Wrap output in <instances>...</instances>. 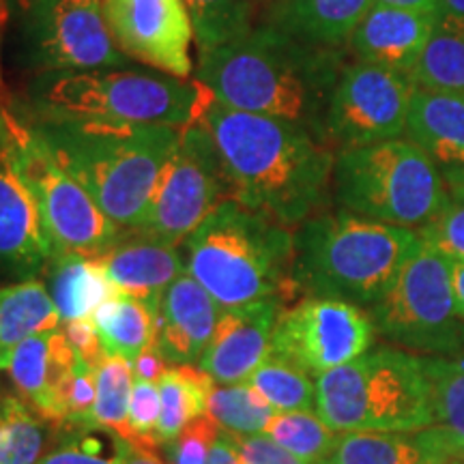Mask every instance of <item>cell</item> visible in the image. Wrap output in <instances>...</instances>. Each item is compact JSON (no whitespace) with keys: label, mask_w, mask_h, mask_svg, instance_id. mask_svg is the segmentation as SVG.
Wrapping results in <instances>:
<instances>
[{"label":"cell","mask_w":464,"mask_h":464,"mask_svg":"<svg viewBox=\"0 0 464 464\" xmlns=\"http://www.w3.org/2000/svg\"><path fill=\"white\" fill-rule=\"evenodd\" d=\"M200 121L216 142L232 198L288 228L321 213L335 153L316 133L219 102Z\"/></svg>","instance_id":"cell-1"},{"label":"cell","mask_w":464,"mask_h":464,"mask_svg":"<svg viewBox=\"0 0 464 464\" xmlns=\"http://www.w3.org/2000/svg\"><path fill=\"white\" fill-rule=\"evenodd\" d=\"M342 56L258 24L246 37L200 52L196 80L216 102L301 125L324 140V119L342 73Z\"/></svg>","instance_id":"cell-2"},{"label":"cell","mask_w":464,"mask_h":464,"mask_svg":"<svg viewBox=\"0 0 464 464\" xmlns=\"http://www.w3.org/2000/svg\"><path fill=\"white\" fill-rule=\"evenodd\" d=\"M188 274L222 310L299 295L293 277L295 232L228 198L183 241Z\"/></svg>","instance_id":"cell-3"},{"label":"cell","mask_w":464,"mask_h":464,"mask_svg":"<svg viewBox=\"0 0 464 464\" xmlns=\"http://www.w3.org/2000/svg\"><path fill=\"white\" fill-rule=\"evenodd\" d=\"M73 179L121 232L138 228L181 130L136 123H37Z\"/></svg>","instance_id":"cell-4"},{"label":"cell","mask_w":464,"mask_h":464,"mask_svg":"<svg viewBox=\"0 0 464 464\" xmlns=\"http://www.w3.org/2000/svg\"><path fill=\"white\" fill-rule=\"evenodd\" d=\"M295 232L293 277L299 295L338 299L370 310L420 246L413 228L338 208L316 213Z\"/></svg>","instance_id":"cell-5"},{"label":"cell","mask_w":464,"mask_h":464,"mask_svg":"<svg viewBox=\"0 0 464 464\" xmlns=\"http://www.w3.org/2000/svg\"><path fill=\"white\" fill-rule=\"evenodd\" d=\"M316 413L338 432H421L432 426L426 359L376 346L316 379Z\"/></svg>","instance_id":"cell-6"},{"label":"cell","mask_w":464,"mask_h":464,"mask_svg":"<svg viewBox=\"0 0 464 464\" xmlns=\"http://www.w3.org/2000/svg\"><path fill=\"white\" fill-rule=\"evenodd\" d=\"M37 95L39 123H136L185 130L216 102L198 80L144 72L56 73Z\"/></svg>","instance_id":"cell-7"},{"label":"cell","mask_w":464,"mask_h":464,"mask_svg":"<svg viewBox=\"0 0 464 464\" xmlns=\"http://www.w3.org/2000/svg\"><path fill=\"white\" fill-rule=\"evenodd\" d=\"M332 191L344 211L413 230L451 202L437 164L402 138L338 150Z\"/></svg>","instance_id":"cell-8"},{"label":"cell","mask_w":464,"mask_h":464,"mask_svg":"<svg viewBox=\"0 0 464 464\" xmlns=\"http://www.w3.org/2000/svg\"><path fill=\"white\" fill-rule=\"evenodd\" d=\"M376 335L423 357L464 353V321L451 288V260L420 239L379 304L368 310Z\"/></svg>","instance_id":"cell-9"},{"label":"cell","mask_w":464,"mask_h":464,"mask_svg":"<svg viewBox=\"0 0 464 464\" xmlns=\"http://www.w3.org/2000/svg\"><path fill=\"white\" fill-rule=\"evenodd\" d=\"M7 155L37 205L52 252L95 258L119 239L121 230L58 161L37 127L22 123L7 144Z\"/></svg>","instance_id":"cell-10"},{"label":"cell","mask_w":464,"mask_h":464,"mask_svg":"<svg viewBox=\"0 0 464 464\" xmlns=\"http://www.w3.org/2000/svg\"><path fill=\"white\" fill-rule=\"evenodd\" d=\"M232 198L216 142L198 121L181 130L161 168L138 235L181 246L219 202Z\"/></svg>","instance_id":"cell-11"},{"label":"cell","mask_w":464,"mask_h":464,"mask_svg":"<svg viewBox=\"0 0 464 464\" xmlns=\"http://www.w3.org/2000/svg\"><path fill=\"white\" fill-rule=\"evenodd\" d=\"M415 84L392 69L353 63L342 69L324 119L334 150L396 140L406 131Z\"/></svg>","instance_id":"cell-12"},{"label":"cell","mask_w":464,"mask_h":464,"mask_svg":"<svg viewBox=\"0 0 464 464\" xmlns=\"http://www.w3.org/2000/svg\"><path fill=\"white\" fill-rule=\"evenodd\" d=\"M374 338V323L363 307L338 299L304 297L280 312L271 353L318 379L362 357L372 348Z\"/></svg>","instance_id":"cell-13"},{"label":"cell","mask_w":464,"mask_h":464,"mask_svg":"<svg viewBox=\"0 0 464 464\" xmlns=\"http://www.w3.org/2000/svg\"><path fill=\"white\" fill-rule=\"evenodd\" d=\"M28 17L33 20V54L45 72H100L127 63L103 15L102 0H50Z\"/></svg>","instance_id":"cell-14"},{"label":"cell","mask_w":464,"mask_h":464,"mask_svg":"<svg viewBox=\"0 0 464 464\" xmlns=\"http://www.w3.org/2000/svg\"><path fill=\"white\" fill-rule=\"evenodd\" d=\"M119 50L142 65L188 80L194 26L183 0H102Z\"/></svg>","instance_id":"cell-15"},{"label":"cell","mask_w":464,"mask_h":464,"mask_svg":"<svg viewBox=\"0 0 464 464\" xmlns=\"http://www.w3.org/2000/svg\"><path fill=\"white\" fill-rule=\"evenodd\" d=\"M54 256L31 191L0 147V282L37 280Z\"/></svg>","instance_id":"cell-16"},{"label":"cell","mask_w":464,"mask_h":464,"mask_svg":"<svg viewBox=\"0 0 464 464\" xmlns=\"http://www.w3.org/2000/svg\"><path fill=\"white\" fill-rule=\"evenodd\" d=\"M284 307L286 304L280 299H266L224 310L200 368L218 385L246 382L271 353L276 323Z\"/></svg>","instance_id":"cell-17"},{"label":"cell","mask_w":464,"mask_h":464,"mask_svg":"<svg viewBox=\"0 0 464 464\" xmlns=\"http://www.w3.org/2000/svg\"><path fill=\"white\" fill-rule=\"evenodd\" d=\"M103 276L119 295H130L160 312L166 288L188 274L181 246H172L138 232H121L106 252L95 256Z\"/></svg>","instance_id":"cell-18"},{"label":"cell","mask_w":464,"mask_h":464,"mask_svg":"<svg viewBox=\"0 0 464 464\" xmlns=\"http://www.w3.org/2000/svg\"><path fill=\"white\" fill-rule=\"evenodd\" d=\"M222 312L218 301L194 277L183 274L161 295L155 348L172 365L200 362Z\"/></svg>","instance_id":"cell-19"},{"label":"cell","mask_w":464,"mask_h":464,"mask_svg":"<svg viewBox=\"0 0 464 464\" xmlns=\"http://www.w3.org/2000/svg\"><path fill=\"white\" fill-rule=\"evenodd\" d=\"M437 15L374 3L353 31L348 45L357 61L411 75L434 31Z\"/></svg>","instance_id":"cell-20"},{"label":"cell","mask_w":464,"mask_h":464,"mask_svg":"<svg viewBox=\"0 0 464 464\" xmlns=\"http://www.w3.org/2000/svg\"><path fill=\"white\" fill-rule=\"evenodd\" d=\"M75 362L78 353L61 327L28 338L11 359L9 372L17 392L56 428H65L63 393Z\"/></svg>","instance_id":"cell-21"},{"label":"cell","mask_w":464,"mask_h":464,"mask_svg":"<svg viewBox=\"0 0 464 464\" xmlns=\"http://www.w3.org/2000/svg\"><path fill=\"white\" fill-rule=\"evenodd\" d=\"M406 136L430 158L440 174L464 166V95L415 86Z\"/></svg>","instance_id":"cell-22"},{"label":"cell","mask_w":464,"mask_h":464,"mask_svg":"<svg viewBox=\"0 0 464 464\" xmlns=\"http://www.w3.org/2000/svg\"><path fill=\"white\" fill-rule=\"evenodd\" d=\"M374 0H286L260 24L280 28L301 42L338 50L348 44Z\"/></svg>","instance_id":"cell-23"},{"label":"cell","mask_w":464,"mask_h":464,"mask_svg":"<svg viewBox=\"0 0 464 464\" xmlns=\"http://www.w3.org/2000/svg\"><path fill=\"white\" fill-rule=\"evenodd\" d=\"M61 327V316L42 280L0 286V370H9L15 351L28 338Z\"/></svg>","instance_id":"cell-24"},{"label":"cell","mask_w":464,"mask_h":464,"mask_svg":"<svg viewBox=\"0 0 464 464\" xmlns=\"http://www.w3.org/2000/svg\"><path fill=\"white\" fill-rule=\"evenodd\" d=\"M324 464H464L421 432H340Z\"/></svg>","instance_id":"cell-25"},{"label":"cell","mask_w":464,"mask_h":464,"mask_svg":"<svg viewBox=\"0 0 464 464\" xmlns=\"http://www.w3.org/2000/svg\"><path fill=\"white\" fill-rule=\"evenodd\" d=\"M45 274V286L63 323L89 318L103 301L116 295L97 260L82 254H54Z\"/></svg>","instance_id":"cell-26"},{"label":"cell","mask_w":464,"mask_h":464,"mask_svg":"<svg viewBox=\"0 0 464 464\" xmlns=\"http://www.w3.org/2000/svg\"><path fill=\"white\" fill-rule=\"evenodd\" d=\"M89 318L106 355L133 362L158 340V312L130 295H112Z\"/></svg>","instance_id":"cell-27"},{"label":"cell","mask_w":464,"mask_h":464,"mask_svg":"<svg viewBox=\"0 0 464 464\" xmlns=\"http://www.w3.org/2000/svg\"><path fill=\"white\" fill-rule=\"evenodd\" d=\"M423 359L432 382L434 409V421L426 432L440 451L464 462V353Z\"/></svg>","instance_id":"cell-28"},{"label":"cell","mask_w":464,"mask_h":464,"mask_svg":"<svg viewBox=\"0 0 464 464\" xmlns=\"http://www.w3.org/2000/svg\"><path fill=\"white\" fill-rule=\"evenodd\" d=\"M161 413L155 430V445L170 443L185 426L208 413V400L216 381L200 365H174L158 381Z\"/></svg>","instance_id":"cell-29"},{"label":"cell","mask_w":464,"mask_h":464,"mask_svg":"<svg viewBox=\"0 0 464 464\" xmlns=\"http://www.w3.org/2000/svg\"><path fill=\"white\" fill-rule=\"evenodd\" d=\"M409 78L421 89L464 95V17L437 15L430 39Z\"/></svg>","instance_id":"cell-30"},{"label":"cell","mask_w":464,"mask_h":464,"mask_svg":"<svg viewBox=\"0 0 464 464\" xmlns=\"http://www.w3.org/2000/svg\"><path fill=\"white\" fill-rule=\"evenodd\" d=\"M194 26L198 52H207L246 37L258 26L252 0H183Z\"/></svg>","instance_id":"cell-31"},{"label":"cell","mask_w":464,"mask_h":464,"mask_svg":"<svg viewBox=\"0 0 464 464\" xmlns=\"http://www.w3.org/2000/svg\"><path fill=\"white\" fill-rule=\"evenodd\" d=\"M52 430H61L39 415L26 400L11 396L0 415V464H39L48 454Z\"/></svg>","instance_id":"cell-32"},{"label":"cell","mask_w":464,"mask_h":464,"mask_svg":"<svg viewBox=\"0 0 464 464\" xmlns=\"http://www.w3.org/2000/svg\"><path fill=\"white\" fill-rule=\"evenodd\" d=\"M246 382L274 406L276 413L316 411L314 376L276 353H269Z\"/></svg>","instance_id":"cell-33"},{"label":"cell","mask_w":464,"mask_h":464,"mask_svg":"<svg viewBox=\"0 0 464 464\" xmlns=\"http://www.w3.org/2000/svg\"><path fill=\"white\" fill-rule=\"evenodd\" d=\"M131 362L103 355L95 365V404L91 411L92 430H108L130 440V400L133 390Z\"/></svg>","instance_id":"cell-34"},{"label":"cell","mask_w":464,"mask_h":464,"mask_svg":"<svg viewBox=\"0 0 464 464\" xmlns=\"http://www.w3.org/2000/svg\"><path fill=\"white\" fill-rule=\"evenodd\" d=\"M265 434L310 464L327 462L340 440V432L334 430L316 411L276 413Z\"/></svg>","instance_id":"cell-35"},{"label":"cell","mask_w":464,"mask_h":464,"mask_svg":"<svg viewBox=\"0 0 464 464\" xmlns=\"http://www.w3.org/2000/svg\"><path fill=\"white\" fill-rule=\"evenodd\" d=\"M208 415L230 434H265L276 409L249 382L213 387Z\"/></svg>","instance_id":"cell-36"},{"label":"cell","mask_w":464,"mask_h":464,"mask_svg":"<svg viewBox=\"0 0 464 464\" xmlns=\"http://www.w3.org/2000/svg\"><path fill=\"white\" fill-rule=\"evenodd\" d=\"M420 239L451 263H464V202L451 200L437 218L417 230Z\"/></svg>","instance_id":"cell-37"},{"label":"cell","mask_w":464,"mask_h":464,"mask_svg":"<svg viewBox=\"0 0 464 464\" xmlns=\"http://www.w3.org/2000/svg\"><path fill=\"white\" fill-rule=\"evenodd\" d=\"M161 413L160 387L155 381H133L131 400H130V440L147 450H158L155 445V430Z\"/></svg>","instance_id":"cell-38"},{"label":"cell","mask_w":464,"mask_h":464,"mask_svg":"<svg viewBox=\"0 0 464 464\" xmlns=\"http://www.w3.org/2000/svg\"><path fill=\"white\" fill-rule=\"evenodd\" d=\"M224 430L211 415H200L170 443L161 445L168 464H205L219 434Z\"/></svg>","instance_id":"cell-39"},{"label":"cell","mask_w":464,"mask_h":464,"mask_svg":"<svg viewBox=\"0 0 464 464\" xmlns=\"http://www.w3.org/2000/svg\"><path fill=\"white\" fill-rule=\"evenodd\" d=\"M92 430L82 428H69L54 450L42 458L39 464H121L119 462V439L110 451H106L103 443Z\"/></svg>","instance_id":"cell-40"},{"label":"cell","mask_w":464,"mask_h":464,"mask_svg":"<svg viewBox=\"0 0 464 464\" xmlns=\"http://www.w3.org/2000/svg\"><path fill=\"white\" fill-rule=\"evenodd\" d=\"M246 464H310L301 460L266 434H232Z\"/></svg>","instance_id":"cell-41"},{"label":"cell","mask_w":464,"mask_h":464,"mask_svg":"<svg viewBox=\"0 0 464 464\" xmlns=\"http://www.w3.org/2000/svg\"><path fill=\"white\" fill-rule=\"evenodd\" d=\"M63 334L78 357H82L84 362H89L91 365H97L103 359V348L102 342L97 338L95 327H92L91 318H78V321H65L63 323Z\"/></svg>","instance_id":"cell-42"},{"label":"cell","mask_w":464,"mask_h":464,"mask_svg":"<svg viewBox=\"0 0 464 464\" xmlns=\"http://www.w3.org/2000/svg\"><path fill=\"white\" fill-rule=\"evenodd\" d=\"M5 26L7 24L0 20V42H3ZM22 123H24V121L17 119L14 108H11L7 86H5V80H3V65H0V147L7 149V144L11 142V138H14V133L20 130Z\"/></svg>","instance_id":"cell-43"},{"label":"cell","mask_w":464,"mask_h":464,"mask_svg":"<svg viewBox=\"0 0 464 464\" xmlns=\"http://www.w3.org/2000/svg\"><path fill=\"white\" fill-rule=\"evenodd\" d=\"M131 370H133V379L158 382L168 370V362L164 359V355L158 351V348L150 346V348H147V351H142L136 359H133Z\"/></svg>","instance_id":"cell-44"},{"label":"cell","mask_w":464,"mask_h":464,"mask_svg":"<svg viewBox=\"0 0 464 464\" xmlns=\"http://www.w3.org/2000/svg\"><path fill=\"white\" fill-rule=\"evenodd\" d=\"M205 464H246L243 462V456L237 450L235 439H232L230 432H222L219 439L216 440L211 451H208Z\"/></svg>","instance_id":"cell-45"},{"label":"cell","mask_w":464,"mask_h":464,"mask_svg":"<svg viewBox=\"0 0 464 464\" xmlns=\"http://www.w3.org/2000/svg\"><path fill=\"white\" fill-rule=\"evenodd\" d=\"M119 462L121 464H164L153 450L140 448V445L131 443L123 437H119Z\"/></svg>","instance_id":"cell-46"},{"label":"cell","mask_w":464,"mask_h":464,"mask_svg":"<svg viewBox=\"0 0 464 464\" xmlns=\"http://www.w3.org/2000/svg\"><path fill=\"white\" fill-rule=\"evenodd\" d=\"M451 288H454L456 312L464 321V263H451Z\"/></svg>","instance_id":"cell-47"},{"label":"cell","mask_w":464,"mask_h":464,"mask_svg":"<svg viewBox=\"0 0 464 464\" xmlns=\"http://www.w3.org/2000/svg\"><path fill=\"white\" fill-rule=\"evenodd\" d=\"M379 5H390V7L426 11V14H439V0H374Z\"/></svg>","instance_id":"cell-48"},{"label":"cell","mask_w":464,"mask_h":464,"mask_svg":"<svg viewBox=\"0 0 464 464\" xmlns=\"http://www.w3.org/2000/svg\"><path fill=\"white\" fill-rule=\"evenodd\" d=\"M445 185H448V191L451 200H462L464 202V166L458 168V170L443 174Z\"/></svg>","instance_id":"cell-49"},{"label":"cell","mask_w":464,"mask_h":464,"mask_svg":"<svg viewBox=\"0 0 464 464\" xmlns=\"http://www.w3.org/2000/svg\"><path fill=\"white\" fill-rule=\"evenodd\" d=\"M252 3L258 11V24H260V22H263L265 17L271 14V11H276L280 5L286 3V0H252Z\"/></svg>","instance_id":"cell-50"},{"label":"cell","mask_w":464,"mask_h":464,"mask_svg":"<svg viewBox=\"0 0 464 464\" xmlns=\"http://www.w3.org/2000/svg\"><path fill=\"white\" fill-rule=\"evenodd\" d=\"M439 14L464 17V0H439Z\"/></svg>","instance_id":"cell-51"},{"label":"cell","mask_w":464,"mask_h":464,"mask_svg":"<svg viewBox=\"0 0 464 464\" xmlns=\"http://www.w3.org/2000/svg\"><path fill=\"white\" fill-rule=\"evenodd\" d=\"M48 3L50 0H15V5L22 9V14L24 15L34 14V11L42 9L44 5H48Z\"/></svg>","instance_id":"cell-52"},{"label":"cell","mask_w":464,"mask_h":464,"mask_svg":"<svg viewBox=\"0 0 464 464\" xmlns=\"http://www.w3.org/2000/svg\"><path fill=\"white\" fill-rule=\"evenodd\" d=\"M0 20L7 24V20H9V0H0Z\"/></svg>","instance_id":"cell-53"},{"label":"cell","mask_w":464,"mask_h":464,"mask_svg":"<svg viewBox=\"0 0 464 464\" xmlns=\"http://www.w3.org/2000/svg\"><path fill=\"white\" fill-rule=\"evenodd\" d=\"M9 398H11V396H7V393L0 390V415H3V411H5V406H7Z\"/></svg>","instance_id":"cell-54"}]
</instances>
